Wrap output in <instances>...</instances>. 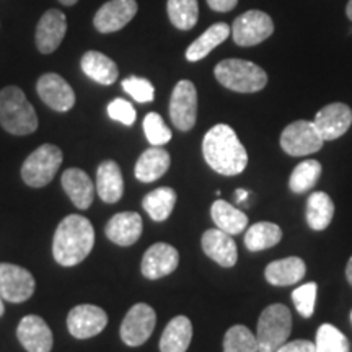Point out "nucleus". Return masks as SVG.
I'll list each match as a JSON object with an SVG mask.
<instances>
[{
  "mask_svg": "<svg viewBox=\"0 0 352 352\" xmlns=\"http://www.w3.org/2000/svg\"><path fill=\"white\" fill-rule=\"evenodd\" d=\"M202 155L215 173L235 176L243 173L248 165V153L235 131L227 124H215L206 132Z\"/></svg>",
  "mask_w": 352,
  "mask_h": 352,
  "instance_id": "1",
  "label": "nucleus"
},
{
  "mask_svg": "<svg viewBox=\"0 0 352 352\" xmlns=\"http://www.w3.org/2000/svg\"><path fill=\"white\" fill-rule=\"evenodd\" d=\"M95 245L94 226L83 215H67L56 228L52 254L60 266H76L82 263Z\"/></svg>",
  "mask_w": 352,
  "mask_h": 352,
  "instance_id": "2",
  "label": "nucleus"
},
{
  "mask_svg": "<svg viewBox=\"0 0 352 352\" xmlns=\"http://www.w3.org/2000/svg\"><path fill=\"white\" fill-rule=\"evenodd\" d=\"M0 124L15 135H28L38 129L36 111L21 88L6 87L0 91Z\"/></svg>",
  "mask_w": 352,
  "mask_h": 352,
  "instance_id": "3",
  "label": "nucleus"
},
{
  "mask_svg": "<svg viewBox=\"0 0 352 352\" xmlns=\"http://www.w3.org/2000/svg\"><path fill=\"white\" fill-rule=\"evenodd\" d=\"M214 76L222 87L236 94H254L267 83V74L259 65L243 59H226L214 69Z\"/></svg>",
  "mask_w": 352,
  "mask_h": 352,
  "instance_id": "4",
  "label": "nucleus"
},
{
  "mask_svg": "<svg viewBox=\"0 0 352 352\" xmlns=\"http://www.w3.org/2000/svg\"><path fill=\"white\" fill-rule=\"evenodd\" d=\"M292 331V315L283 303H272L259 315L256 340L259 352H276L287 342Z\"/></svg>",
  "mask_w": 352,
  "mask_h": 352,
  "instance_id": "5",
  "label": "nucleus"
},
{
  "mask_svg": "<svg viewBox=\"0 0 352 352\" xmlns=\"http://www.w3.org/2000/svg\"><path fill=\"white\" fill-rule=\"evenodd\" d=\"M63 164V152L57 145L43 144L21 166V178L32 188H44L50 184Z\"/></svg>",
  "mask_w": 352,
  "mask_h": 352,
  "instance_id": "6",
  "label": "nucleus"
},
{
  "mask_svg": "<svg viewBox=\"0 0 352 352\" xmlns=\"http://www.w3.org/2000/svg\"><path fill=\"white\" fill-rule=\"evenodd\" d=\"M324 140L311 121H294L280 134V147L290 157H305L316 153Z\"/></svg>",
  "mask_w": 352,
  "mask_h": 352,
  "instance_id": "7",
  "label": "nucleus"
},
{
  "mask_svg": "<svg viewBox=\"0 0 352 352\" xmlns=\"http://www.w3.org/2000/svg\"><path fill=\"white\" fill-rule=\"evenodd\" d=\"M274 32L271 16L261 10H248L241 13L232 25V36L235 44L243 47L256 46L267 39Z\"/></svg>",
  "mask_w": 352,
  "mask_h": 352,
  "instance_id": "8",
  "label": "nucleus"
},
{
  "mask_svg": "<svg viewBox=\"0 0 352 352\" xmlns=\"http://www.w3.org/2000/svg\"><path fill=\"white\" fill-rule=\"evenodd\" d=\"M157 324L155 310L147 303H135L121 323V340L131 347L142 346L152 336Z\"/></svg>",
  "mask_w": 352,
  "mask_h": 352,
  "instance_id": "9",
  "label": "nucleus"
},
{
  "mask_svg": "<svg viewBox=\"0 0 352 352\" xmlns=\"http://www.w3.org/2000/svg\"><path fill=\"white\" fill-rule=\"evenodd\" d=\"M170 120L176 129L188 132L197 120V90L195 83L179 80L173 88L170 100Z\"/></svg>",
  "mask_w": 352,
  "mask_h": 352,
  "instance_id": "10",
  "label": "nucleus"
},
{
  "mask_svg": "<svg viewBox=\"0 0 352 352\" xmlns=\"http://www.w3.org/2000/svg\"><path fill=\"white\" fill-rule=\"evenodd\" d=\"M34 277L25 267L0 263V297L12 303H21L33 296Z\"/></svg>",
  "mask_w": 352,
  "mask_h": 352,
  "instance_id": "11",
  "label": "nucleus"
},
{
  "mask_svg": "<svg viewBox=\"0 0 352 352\" xmlns=\"http://www.w3.org/2000/svg\"><path fill=\"white\" fill-rule=\"evenodd\" d=\"M108 315L103 308L96 305H78L69 311L67 328L69 333L77 340H88L100 334L107 328Z\"/></svg>",
  "mask_w": 352,
  "mask_h": 352,
  "instance_id": "12",
  "label": "nucleus"
},
{
  "mask_svg": "<svg viewBox=\"0 0 352 352\" xmlns=\"http://www.w3.org/2000/svg\"><path fill=\"white\" fill-rule=\"evenodd\" d=\"M36 91L44 103L51 109L65 113L76 104V94L72 87L57 74H44L38 78Z\"/></svg>",
  "mask_w": 352,
  "mask_h": 352,
  "instance_id": "13",
  "label": "nucleus"
},
{
  "mask_svg": "<svg viewBox=\"0 0 352 352\" xmlns=\"http://www.w3.org/2000/svg\"><path fill=\"white\" fill-rule=\"evenodd\" d=\"M314 124L324 142L340 139L341 135H344L349 131L352 124V109L344 103L327 104L316 113Z\"/></svg>",
  "mask_w": 352,
  "mask_h": 352,
  "instance_id": "14",
  "label": "nucleus"
},
{
  "mask_svg": "<svg viewBox=\"0 0 352 352\" xmlns=\"http://www.w3.org/2000/svg\"><path fill=\"white\" fill-rule=\"evenodd\" d=\"M138 13L135 0H109L95 13L94 25L100 33L120 32Z\"/></svg>",
  "mask_w": 352,
  "mask_h": 352,
  "instance_id": "15",
  "label": "nucleus"
},
{
  "mask_svg": "<svg viewBox=\"0 0 352 352\" xmlns=\"http://www.w3.org/2000/svg\"><path fill=\"white\" fill-rule=\"evenodd\" d=\"M67 33V19L60 10L51 8L41 16L36 26V47L43 54H51L60 46Z\"/></svg>",
  "mask_w": 352,
  "mask_h": 352,
  "instance_id": "16",
  "label": "nucleus"
},
{
  "mask_svg": "<svg viewBox=\"0 0 352 352\" xmlns=\"http://www.w3.org/2000/svg\"><path fill=\"white\" fill-rule=\"evenodd\" d=\"M179 253L168 243H155L147 250L140 264V271L147 279H162L178 267Z\"/></svg>",
  "mask_w": 352,
  "mask_h": 352,
  "instance_id": "17",
  "label": "nucleus"
},
{
  "mask_svg": "<svg viewBox=\"0 0 352 352\" xmlns=\"http://www.w3.org/2000/svg\"><path fill=\"white\" fill-rule=\"evenodd\" d=\"M16 338L28 352H51L52 333L41 316L26 315L16 328Z\"/></svg>",
  "mask_w": 352,
  "mask_h": 352,
  "instance_id": "18",
  "label": "nucleus"
},
{
  "mask_svg": "<svg viewBox=\"0 0 352 352\" xmlns=\"http://www.w3.org/2000/svg\"><path fill=\"white\" fill-rule=\"evenodd\" d=\"M201 245L206 256H209L222 267H232L236 264L239 250H236L235 240L220 228H210V230L204 232Z\"/></svg>",
  "mask_w": 352,
  "mask_h": 352,
  "instance_id": "19",
  "label": "nucleus"
},
{
  "mask_svg": "<svg viewBox=\"0 0 352 352\" xmlns=\"http://www.w3.org/2000/svg\"><path fill=\"white\" fill-rule=\"evenodd\" d=\"M142 217L138 212H120L107 223V236L120 246H131L142 235Z\"/></svg>",
  "mask_w": 352,
  "mask_h": 352,
  "instance_id": "20",
  "label": "nucleus"
},
{
  "mask_svg": "<svg viewBox=\"0 0 352 352\" xmlns=\"http://www.w3.org/2000/svg\"><path fill=\"white\" fill-rule=\"evenodd\" d=\"M65 195L70 197L74 206L85 210L91 206L95 197V186L91 183L90 176L80 168H69L63 173L60 178Z\"/></svg>",
  "mask_w": 352,
  "mask_h": 352,
  "instance_id": "21",
  "label": "nucleus"
},
{
  "mask_svg": "<svg viewBox=\"0 0 352 352\" xmlns=\"http://www.w3.org/2000/svg\"><path fill=\"white\" fill-rule=\"evenodd\" d=\"M171 158L170 153L164 147L152 145L147 148L142 155L139 157L138 164H135L134 175L139 182L142 183H153L160 179L170 168Z\"/></svg>",
  "mask_w": 352,
  "mask_h": 352,
  "instance_id": "22",
  "label": "nucleus"
},
{
  "mask_svg": "<svg viewBox=\"0 0 352 352\" xmlns=\"http://www.w3.org/2000/svg\"><path fill=\"white\" fill-rule=\"evenodd\" d=\"M305 272L307 266L302 258L289 256L267 264L266 270H264V277H266V280L271 285L287 287V285L300 283V279H303Z\"/></svg>",
  "mask_w": 352,
  "mask_h": 352,
  "instance_id": "23",
  "label": "nucleus"
},
{
  "mask_svg": "<svg viewBox=\"0 0 352 352\" xmlns=\"http://www.w3.org/2000/svg\"><path fill=\"white\" fill-rule=\"evenodd\" d=\"M96 192L108 204H114L124 195V179L120 165L113 160L103 162L96 171Z\"/></svg>",
  "mask_w": 352,
  "mask_h": 352,
  "instance_id": "24",
  "label": "nucleus"
},
{
  "mask_svg": "<svg viewBox=\"0 0 352 352\" xmlns=\"http://www.w3.org/2000/svg\"><path fill=\"white\" fill-rule=\"evenodd\" d=\"M191 340V320L184 315H178L164 329V334L160 338V352H186Z\"/></svg>",
  "mask_w": 352,
  "mask_h": 352,
  "instance_id": "25",
  "label": "nucleus"
},
{
  "mask_svg": "<svg viewBox=\"0 0 352 352\" xmlns=\"http://www.w3.org/2000/svg\"><path fill=\"white\" fill-rule=\"evenodd\" d=\"M80 65L85 76L90 77L91 80L101 83V85H111L120 76L116 63L98 51L85 52L80 60Z\"/></svg>",
  "mask_w": 352,
  "mask_h": 352,
  "instance_id": "26",
  "label": "nucleus"
},
{
  "mask_svg": "<svg viewBox=\"0 0 352 352\" xmlns=\"http://www.w3.org/2000/svg\"><path fill=\"white\" fill-rule=\"evenodd\" d=\"M210 217H212L217 228L232 236L240 235L248 227V217H246L243 210L236 209L235 206L223 199H217L214 202L212 208H210Z\"/></svg>",
  "mask_w": 352,
  "mask_h": 352,
  "instance_id": "27",
  "label": "nucleus"
},
{
  "mask_svg": "<svg viewBox=\"0 0 352 352\" xmlns=\"http://www.w3.org/2000/svg\"><path fill=\"white\" fill-rule=\"evenodd\" d=\"M232 28L227 23H215L210 28L206 30L195 43L186 50V59L189 63H197V60L204 59L209 56L219 44H222L226 39L230 36Z\"/></svg>",
  "mask_w": 352,
  "mask_h": 352,
  "instance_id": "28",
  "label": "nucleus"
},
{
  "mask_svg": "<svg viewBox=\"0 0 352 352\" xmlns=\"http://www.w3.org/2000/svg\"><path fill=\"white\" fill-rule=\"evenodd\" d=\"M334 217V202L327 192L316 191L308 197L307 223L311 230L321 232L328 228Z\"/></svg>",
  "mask_w": 352,
  "mask_h": 352,
  "instance_id": "29",
  "label": "nucleus"
},
{
  "mask_svg": "<svg viewBox=\"0 0 352 352\" xmlns=\"http://www.w3.org/2000/svg\"><path fill=\"white\" fill-rule=\"evenodd\" d=\"M283 239V230L272 222H258L246 230L245 246L250 252H264L272 248Z\"/></svg>",
  "mask_w": 352,
  "mask_h": 352,
  "instance_id": "30",
  "label": "nucleus"
},
{
  "mask_svg": "<svg viewBox=\"0 0 352 352\" xmlns=\"http://www.w3.org/2000/svg\"><path fill=\"white\" fill-rule=\"evenodd\" d=\"M176 204V192L171 188H157L142 199V208L155 222H164L171 215Z\"/></svg>",
  "mask_w": 352,
  "mask_h": 352,
  "instance_id": "31",
  "label": "nucleus"
},
{
  "mask_svg": "<svg viewBox=\"0 0 352 352\" xmlns=\"http://www.w3.org/2000/svg\"><path fill=\"white\" fill-rule=\"evenodd\" d=\"M166 12L173 26L178 30H191L199 20V6L197 0H168Z\"/></svg>",
  "mask_w": 352,
  "mask_h": 352,
  "instance_id": "32",
  "label": "nucleus"
},
{
  "mask_svg": "<svg viewBox=\"0 0 352 352\" xmlns=\"http://www.w3.org/2000/svg\"><path fill=\"white\" fill-rule=\"evenodd\" d=\"M321 176V164L318 160H305L298 164L294 168L292 175L289 178V188L290 191L296 195H302V192L308 191L318 183Z\"/></svg>",
  "mask_w": 352,
  "mask_h": 352,
  "instance_id": "33",
  "label": "nucleus"
},
{
  "mask_svg": "<svg viewBox=\"0 0 352 352\" xmlns=\"http://www.w3.org/2000/svg\"><path fill=\"white\" fill-rule=\"evenodd\" d=\"M223 352H259L256 334L243 324L228 328L223 336Z\"/></svg>",
  "mask_w": 352,
  "mask_h": 352,
  "instance_id": "34",
  "label": "nucleus"
},
{
  "mask_svg": "<svg viewBox=\"0 0 352 352\" xmlns=\"http://www.w3.org/2000/svg\"><path fill=\"white\" fill-rule=\"evenodd\" d=\"M315 352H349V341L333 324H321L316 331Z\"/></svg>",
  "mask_w": 352,
  "mask_h": 352,
  "instance_id": "35",
  "label": "nucleus"
},
{
  "mask_svg": "<svg viewBox=\"0 0 352 352\" xmlns=\"http://www.w3.org/2000/svg\"><path fill=\"white\" fill-rule=\"evenodd\" d=\"M144 132L148 142L158 145V147L168 144L171 140V131L158 113H148L144 118Z\"/></svg>",
  "mask_w": 352,
  "mask_h": 352,
  "instance_id": "36",
  "label": "nucleus"
},
{
  "mask_svg": "<svg viewBox=\"0 0 352 352\" xmlns=\"http://www.w3.org/2000/svg\"><path fill=\"white\" fill-rule=\"evenodd\" d=\"M316 290H318V285L315 283H307L292 292L294 305H296L298 314L305 318H310L315 311Z\"/></svg>",
  "mask_w": 352,
  "mask_h": 352,
  "instance_id": "37",
  "label": "nucleus"
},
{
  "mask_svg": "<svg viewBox=\"0 0 352 352\" xmlns=\"http://www.w3.org/2000/svg\"><path fill=\"white\" fill-rule=\"evenodd\" d=\"M122 88H124L126 94H129L139 103H151L153 96H155L153 85L147 78L127 77L122 80Z\"/></svg>",
  "mask_w": 352,
  "mask_h": 352,
  "instance_id": "38",
  "label": "nucleus"
},
{
  "mask_svg": "<svg viewBox=\"0 0 352 352\" xmlns=\"http://www.w3.org/2000/svg\"><path fill=\"white\" fill-rule=\"evenodd\" d=\"M108 116L114 121H120L124 126H132L135 122V109L129 101L116 98L108 104Z\"/></svg>",
  "mask_w": 352,
  "mask_h": 352,
  "instance_id": "39",
  "label": "nucleus"
},
{
  "mask_svg": "<svg viewBox=\"0 0 352 352\" xmlns=\"http://www.w3.org/2000/svg\"><path fill=\"white\" fill-rule=\"evenodd\" d=\"M276 352H315V344L307 340H296L284 342Z\"/></svg>",
  "mask_w": 352,
  "mask_h": 352,
  "instance_id": "40",
  "label": "nucleus"
},
{
  "mask_svg": "<svg viewBox=\"0 0 352 352\" xmlns=\"http://www.w3.org/2000/svg\"><path fill=\"white\" fill-rule=\"evenodd\" d=\"M239 0H208V6L212 8L214 12L219 13H226L230 12L236 7Z\"/></svg>",
  "mask_w": 352,
  "mask_h": 352,
  "instance_id": "41",
  "label": "nucleus"
},
{
  "mask_svg": "<svg viewBox=\"0 0 352 352\" xmlns=\"http://www.w3.org/2000/svg\"><path fill=\"white\" fill-rule=\"evenodd\" d=\"M235 195H236V202H245V199H248V196H250V191L248 189H241V188H239L235 191Z\"/></svg>",
  "mask_w": 352,
  "mask_h": 352,
  "instance_id": "42",
  "label": "nucleus"
},
{
  "mask_svg": "<svg viewBox=\"0 0 352 352\" xmlns=\"http://www.w3.org/2000/svg\"><path fill=\"white\" fill-rule=\"evenodd\" d=\"M346 279L347 283L352 285V256L349 258V261H347V266H346Z\"/></svg>",
  "mask_w": 352,
  "mask_h": 352,
  "instance_id": "43",
  "label": "nucleus"
},
{
  "mask_svg": "<svg viewBox=\"0 0 352 352\" xmlns=\"http://www.w3.org/2000/svg\"><path fill=\"white\" fill-rule=\"evenodd\" d=\"M346 15H347V19H349V20L352 21V0H349V3H347V7H346Z\"/></svg>",
  "mask_w": 352,
  "mask_h": 352,
  "instance_id": "44",
  "label": "nucleus"
},
{
  "mask_svg": "<svg viewBox=\"0 0 352 352\" xmlns=\"http://www.w3.org/2000/svg\"><path fill=\"white\" fill-rule=\"evenodd\" d=\"M60 3H63V6H67V7H72V6H76V3L78 2V0H59Z\"/></svg>",
  "mask_w": 352,
  "mask_h": 352,
  "instance_id": "45",
  "label": "nucleus"
},
{
  "mask_svg": "<svg viewBox=\"0 0 352 352\" xmlns=\"http://www.w3.org/2000/svg\"><path fill=\"white\" fill-rule=\"evenodd\" d=\"M3 311H6V307H3V298L0 297V316L3 315Z\"/></svg>",
  "mask_w": 352,
  "mask_h": 352,
  "instance_id": "46",
  "label": "nucleus"
},
{
  "mask_svg": "<svg viewBox=\"0 0 352 352\" xmlns=\"http://www.w3.org/2000/svg\"><path fill=\"white\" fill-rule=\"evenodd\" d=\"M351 321H352V311H351Z\"/></svg>",
  "mask_w": 352,
  "mask_h": 352,
  "instance_id": "47",
  "label": "nucleus"
}]
</instances>
